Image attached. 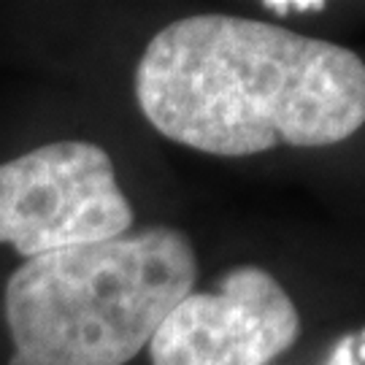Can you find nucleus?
Here are the masks:
<instances>
[{"label": "nucleus", "instance_id": "1", "mask_svg": "<svg viewBox=\"0 0 365 365\" xmlns=\"http://www.w3.org/2000/svg\"><path fill=\"white\" fill-rule=\"evenodd\" d=\"M135 98L157 133L206 155L333 146L365 125V63L268 22L195 14L149 41Z\"/></svg>", "mask_w": 365, "mask_h": 365}, {"label": "nucleus", "instance_id": "2", "mask_svg": "<svg viewBox=\"0 0 365 365\" xmlns=\"http://www.w3.org/2000/svg\"><path fill=\"white\" fill-rule=\"evenodd\" d=\"M195 276V249L168 225L25 260L6 284L9 365L130 363Z\"/></svg>", "mask_w": 365, "mask_h": 365}, {"label": "nucleus", "instance_id": "3", "mask_svg": "<svg viewBox=\"0 0 365 365\" xmlns=\"http://www.w3.org/2000/svg\"><path fill=\"white\" fill-rule=\"evenodd\" d=\"M133 206L106 149L54 141L0 165V244L25 260L125 235Z\"/></svg>", "mask_w": 365, "mask_h": 365}, {"label": "nucleus", "instance_id": "4", "mask_svg": "<svg viewBox=\"0 0 365 365\" xmlns=\"http://www.w3.org/2000/svg\"><path fill=\"white\" fill-rule=\"evenodd\" d=\"M300 336V314L265 268L238 265L190 292L149 341L152 365H268Z\"/></svg>", "mask_w": 365, "mask_h": 365}, {"label": "nucleus", "instance_id": "5", "mask_svg": "<svg viewBox=\"0 0 365 365\" xmlns=\"http://www.w3.org/2000/svg\"><path fill=\"white\" fill-rule=\"evenodd\" d=\"M265 9H274V11H287V9H298V11H322L325 9V3H319V0H314V3H262Z\"/></svg>", "mask_w": 365, "mask_h": 365}]
</instances>
